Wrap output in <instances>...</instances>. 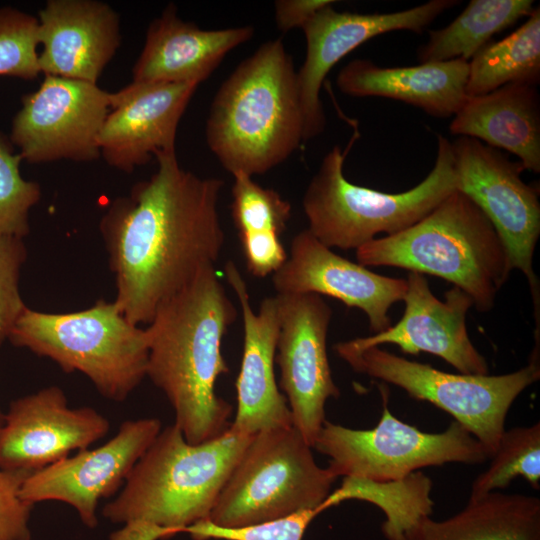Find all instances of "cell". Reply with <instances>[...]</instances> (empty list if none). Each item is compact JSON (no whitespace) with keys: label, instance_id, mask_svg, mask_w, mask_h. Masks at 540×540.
Segmentation results:
<instances>
[{"label":"cell","instance_id":"cell-8","mask_svg":"<svg viewBox=\"0 0 540 540\" xmlns=\"http://www.w3.org/2000/svg\"><path fill=\"white\" fill-rule=\"evenodd\" d=\"M311 449L293 425L255 433L207 520L242 527L320 507L338 477L317 465Z\"/></svg>","mask_w":540,"mask_h":540},{"label":"cell","instance_id":"cell-22","mask_svg":"<svg viewBox=\"0 0 540 540\" xmlns=\"http://www.w3.org/2000/svg\"><path fill=\"white\" fill-rule=\"evenodd\" d=\"M254 32L252 26L204 30L182 20L175 5L169 4L149 24L144 47L132 68V81L199 85Z\"/></svg>","mask_w":540,"mask_h":540},{"label":"cell","instance_id":"cell-1","mask_svg":"<svg viewBox=\"0 0 540 540\" xmlns=\"http://www.w3.org/2000/svg\"><path fill=\"white\" fill-rule=\"evenodd\" d=\"M155 158V173L116 198L100 221L114 303L136 325L149 324L164 301L214 265L225 242L218 213L223 180L183 169L176 152Z\"/></svg>","mask_w":540,"mask_h":540},{"label":"cell","instance_id":"cell-2","mask_svg":"<svg viewBox=\"0 0 540 540\" xmlns=\"http://www.w3.org/2000/svg\"><path fill=\"white\" fill-rule=\"evenodd\" d=\"M237 316L214 265H208L164 301L148 324L146 376L166 395L174 424L190 444L230 427L232 407L216 394L215 384L229 371L221 346Z\"/></svg>","mask_w":540,"mask_h":540},{"label":"cell","instance_id":"cell-26","mask_svg":"<svg viewBox=\"0 0 540 540\" xmlns=\"http://www.w3.org/2000/svg\"><path fill=\"white\" fill-rule=\"evenodd\" d=\"M532 0H472L448 26L430 31L420 63L470 61L492 36L534 10Z\"/></svg>","mask_w":540,"mask_h":540},{"label":"cell","instance_id":"cell-21","mask_svg":"<svg viewBox=\"0 0 540 540\" xmlns=\"http://www.w3.org/2000/svg\"><path fill=\"white\" fill-rule=\"evenodd\" d=\"M37 19L40 72L97 84L120 46L117 12L96 0H49Z\"/></svg>","mask_w":540,"mask_h":540},{"label":"cell","instance_id":"cell-5","mask_svg":"<svg viewBox=\"0 0 540 540\" xmlns=\"http://www.w3.org/2000/svg\"><path fill=\"white\" fill-rule=\"evenodd\" d=\"M365 267L389 266L433 275L460 288L488 312L513 271L497 231L465 194L455 190L417 223L356 249Z\"/></svg>","mask_w":540,"mask_h":540},{"label":"cell","instance_id":"cell-16","mask_svg":"<svg viewBox=\"0 0 540 540\" xmlns=\"http://www.w3.org/2000/svg\"><path fill=\"white\" fill-rule=\"evenodd\" d=\"M110 429L91 407L71 408L64 391L49 386L13 400L0 426V469L33 473L87 449Z\"/></svg>","mask_w":540,"mask_h":540},{"label":"cell","instance_id":"cell-17","mask_svg":"<svg viewBox=\"0 0 540 540\" xmlns=\"http://www.w3.org/2000/svg\"><path fill=\"white\" fill-rule=\"evenodd\" d=\"M272 283L276 294L326 295L358 308L374 334L391 326L388 311L403 301L407 289L406 279L377 274L339 256L308 229L292 238L287 259L272 275Z\"/></svg>","mask_w":540,"mask_h":540},{"label":"cell","instance_id":"cell-10","mask_svg":"<svg viewBox=\"0 0 540 540\" xmlns=\"http://www.w3.org/2000/svg\"><path fill=\"white\" fill-rule=\"evenodd\" d=\"M383 395V393H382ZM383 395L381 418L372 429H352L325 420L313 445L329 457L337 477L398 482L415 471L446 463L481 464L490 452L453 421L440 433H427L397 419Z\"/></svg>","mask_w":540,"mask_h":540},{"label":"cell","instance_id":"cell-24","mask_svg":"<svg viewBox=\"0 0 540 540\" xmlns=\"http://www.w3.org/2000/svg\"><path fill=\"white\" fill-rule=\"evenodd\" d=\"M449 130L506 150L519 158L524 170L540 172V97L535 85L511 83L467 97Z\"/></svg>","mask_w":540,"mask_h":540},{"label":"cell","instance_id":"cell-25","mask_svg":"<svg viewBox=\"0 0 540 540\" xmlns=\"http://www.w3.org/2000/svg\"><path fill=\"white\" fill-rule=\"evenodd\" d=\"M403 540H540V499L491 492L447 519L422 517Z\"/></svg>","mask_w":540,"mask_h":540},{"label":"cell","instance_id":"cell-33","mask_svg":"<svg viewBox=\"0 0 540 540\" xmlns=\"http://www.w3.org/2000/svg\"><path fill=\"white\" fill-rule=\"evenodd\" d=\"M325 510L321 504L318 508L301 510L282 518L231 528L202 520L186 527L182 533H188L193 540H302L311 521Z\"/></svg>","mask_w":540,"mask_h":540},{"label":"cell","instance_id":"cell-23","mask_svg":"<svg viewBox=\"0 0 540 540\" xmlns=\"http://www.w3.org/2000/svg\"><path fill=\"white\" fill-rule=\"evenodd\" d=\"M469 62L454 59L408 67H381L354 59L338 73L339 90L353 97H384L416 106L431 116H454L467 99Z\"/></svg>","mask_w":540,"mask_h":540},{"label":"cell","instance_id":"cell-35","mask_svg":"<svg viewBox=\"0 0 540 540\" xmlns=\"http://www.w3.org/2000/svg\"><path fill=\"white\" fill-rule=\"evenodd\" d=\"M30 474L0 469V540H31L29 520L34 505L19 496Z\"/></svg>","mask_w":540,"mask_h":540},{"label":"cell","instance_id":"cell-20","mask_svg":"<svg viewBox=\"0 0 540 540\" xmlns=\"http://www.w3.org/2000/svg\"><path fill=\"white\" fill-rule=\"evenodd\" d=\"M225 278L234 291L243 322V353L236 380L237 412L230 428L247 435L292 425L285 396L275 379L274 363L279 335L276 296L264 298L253 311L247 284L233 261L224 267Z\"/></svg>","mask_w":540,"mask_h":540},{"label":"cell","instance_id":"cell-37","mask_svg":"<svg viewBox=\"0 0 540 540\" xmlns=\"http://www.w3.org/2000/svg\"><path fill=\"white\" fill-rule=\"evenodd\" d=\"M332 0H279L274 4L278 29L288 32L302 28L320 9L334 4Z\"/></svg>","mask_w":540,"mask_h":540},{"label":"cell","instance_id":"cell-4","mask_svg":"<svg viewBox=\"0 0 540 540\" xmlns=\"http://www.w3.org/2000/svg\"><path fill=\"white\" fill-rule=\"evenodd\" d=\"M205 136L232 176L264 174L304 142L296 70L281 39L262 44L220 85Z\"/></svg>","mask_w":540,"mask_h":540},{"label":"cell","instance_id":"cell-27","mask_svg":"<svg viewBox=\"0 0 540 540\" xmlns=\"http://www.w3.org/2000/svg\"><path fill=\"white\" fill-rule=\"evenodd\" d=\"M540 81V8L513 33L489 42L469 61L468 97L490 93L504 85Z\"/></svg>","mask_w":540,"mask_h":540},{"label":"cell","instance_id":"cell-31","mask_svg":"<svg viewBox=\"0 0 540 540\" xmlns=\"http://www.w3.org/2000/svg\"><path fill=\"white\" fill-rule=\"evenodd\" d=\"M22 160L9 137L0 132V237L24 238L30 230V210L41 198L39 184L21 176Z\"/></svg>","mask_w":540,"mask_h":540},{"label":"cell","instance_id":"cell-15","mask_svg":"<svg viewBox=\"0 0 540 540\" xmlns=\"http://www.w3.org/2000/svg\"><path fill=\"white\" fill-rule=\"evenodd\" d=\"M456 0H431L403 11L389 13L340 12L327 5L301 28L306 57L296 71L303 116V140L323 132L326 117L320 99L324 79L343 57L371 38L398 30L421 32Z\"/></svg>","mask_w":540,"mask_h":540},{"label":"cell","instance_id":"cell-9","mask_svg":"<svg viewBox=\"0 0 540 540\" xmlns=\"http://www.w3.org/2000/svg\"><path fill=\"white\" fill-rule=\"evenodd\" d=\"M354 371L391 383L411 398L427 401L455 418L490 452L498 448L513 402L540 378L539 356L501 375L453 374L411 361L378 346L357 350L347 341L333 346Z\"/></svg>","mask_w":540,"mask_h":540},{"label":"cell","instance_id":"cell-28","mask_svg":"<svg viewBox=\"0 0 540 540\" xmlns=\"http://www.w3.org/2000/svg\"><path fill=\"white\" fill-rule=\"evenodd\" d=\"M431 480L413 473L398 482H374L344 477L341 486L323 502L326 509L348 499H359L377 505L385 514L382 532L388 540H403L404 534L422 517L430 516Z\"/></svg>","mask_w":540,"mask_h":540},{"label":"cell","instance_id":"cell-19","mask_svg":"<svg viewBox=\"0 0 540 540\" xmlns=\"http://www.w3.org/2000/svg\"><path fill=\"white\" fill-rule=\"evenodd\" d=\"M406 282L402 318L380 333L347 343L357 350L395 344L406 354L436 355L462 374H488V363L467 331L466 316L473 306L472 299L453 286L441 301L432 293L426 277L418 272L409 271Z\"/></svg>","mask_w":540,"mask_h":540},{"label":"cell","instance_id":"cell-36","mask_svg":"<svg viewBox=\"0 0 540 540\" xmlns=\"http://www.w3.org/2000/svg\"><path fill=\"white\" fill-rule=\"evenodd\" d=\"M245 264L249 273L257 278L274 274L285 263L288 254L275 233H254L239 236Z\"/></svg>","mask_w":540,"mask_h":540},{"label":"cell","instance_id":"cell-32","mask_svg":"<svg viewBox=\"0 0 540 540\" xmlns=\"http://www.w3.org/2000/svg\"><path fill=\"white\" fill-rule=\"evenodd\" d=\"M38 19L12 7L0 8V76L32 80L41 73Z\"/></svg>","mask_w":540,"mask_h":540},{"label":"cell","instance_id":"cell-34","mask_svg":"<svg viewBox=\"0 0 540 540\" xmlns=\"http://www.w3.org/2000/svg\"><path fill=\"white\" fill-rule=\"evenodd\" d=\"M27 258L23 238L0 237V347L27 307L20 293V272Z\"/></svg>","mask_w":540,"mask_h":540},{"label":"cell","instance_id":"cell-12","mask_svg":"<svg viewBox=\"0 0 540 540\" xmlns=\"http://www.w3.org/2000/svg\"><path fill=\"white\" fill-rule=\"evenodd\" d=\"M111 98L97 84L47 75L36 91L23 96L9 139L32 164L96 160Z\"/></svg>","mask_w":540,"mask_h":540},{"label":"cell","instance_id":"cell-14","mask_svg":"<svg viewBox=\"0 0 540 540\" xmlns=\"http://www.w3.org/2000/svg\"><path fill=\"white\" fill-rule=\"evenodd\" d=\"M161 431L157 418L124 421L103 445L79 450L43 469L23 482L19 496L35 504L60 501L71 505L83 524L95 528L99 500L119 492L130 471Z\"/></svg>","mask_w":540,"mask_h":540},{"label":"cell","instance_id":"cell-3","mask_svg":"<svg viewBox=\"0 0 540 540\" xmlns=\"http://www.w3.org/2000/svg\"><path fill=\"white\" fill-rule=\"evenodd\" d=\"M253 435L229 429L188 443L176 424L161 430L102 515L124 526L108 540H159L207 520Z\"/></svg>","mask_w":540,"mask_h":540},{"label":"cell","instance_id":"cell-29","mask_svg":"<svg viewBox=\"0 0 540 540\" xmlns=\"http://www.w3.org/2000/svg\"><path fill=\"white\" fill-rule=\"evenodd\" d=\"M489 467L474 480L469 500L477 499L523 477L540 489V423L505 430Z\"/></svg>","mask_w":540,"mask_h":540},{"label":"cell","instance_id":"cell-13","mask_svg":"<svg viewBox=\"0 0 540 540\" xmlns=\"http://www.w3.org/2000/svg\"><path fill=\"white\" fill-rule=\"evenodd\" d=\"M275 296L279 312L275 361L280 367V385L289 404L292 425L313 448L326 420V401L340 395L327 354L332 309L317 294Z\"/></svg>","mask_w":540,"mask_h":540},{"label":"cell","instance_id":"cell-30","mask_svg":"<svg viewBox=\"0 0 540 540\" xmlns=\"http://www.w3.org/2000/svg\"><path fill=\"white\" fill-rule=\"evenodd\" d=\"M231 214L239 236L254 233L281 235L291 217L289 201L251 176L233 175Z\"/></svg>","mask_w":540,"mask_h":540},{"label":"cell","instance_id":"cell-11","mask_svg":"<svg viewBox=\"0 0 540 540\" xmlns=\"http://www.w3.org/2000/svg\"><path fill=\"white\" fill-rule=\"evenodd\" d=\"M456 189L469 197L504 243L513 270L526 277L531 294L539 293L533 256L540 236L538 189L521 178L520 162L500 150L460 136L451 142Z\"/></svg>","mask_w":540,"mask_h":540},{"label":"cell","instance_id":"cell-18","mask_svg":"<svg viewBox=\"0 0 540 540\" xmlns=\"http://www.w3.org/2000/svg\"><path fill=\"white\" fill-rule=\"evenodd\" d=\"M198 86L132 81L112 93L98 136L106 163L132 173L159 154L175 152L180 119Z\"/></svg>","mask_w":540,"mask_h":540},{"label":"cell","instance_id":"cell-6","mask_svg":"<svg viewBox=\"0 0 540 540\" xmlns=\"http://www.w3.org/2000/svg\"><path fill=\"white\" fill-rule=\"evenodd\" d=\"M433 169L415 187L386 193L349 182L346 152L334 146L306 188L302 207L309 232L329 248L357 249L376 235H392L417 223L456 189L451 142L438 134Z\"/></svg>","mask_w":540,"mask_h":540},{"label":"cell","instance_id":"cell-38","mask_svg":"<svg viewBox=\"0 0 540 540\" xmlns=\"http://www.w3.org/2000/svg\"><path fill=\"white\" fill-rule=\"evenodd\" d=\"M3 420H4V413H2L1 409H0V426L2 425L3 423Z\"/></svg>","mask_w":540,"mask_h":540},{"label":"cell","instance_id":"cell-7","mask_svg":"<svg viewBox=\"0 0 540 540\" xmlns=\"http://www.w3.org/2000/svg\"><path fill=\"white\" fill-rule=\"evenodd\" d=\"M8 340L89 378L106 399L122 402L146 377L149 332L130 322L114 301L97 300L69 313L26 307Z\"/></svg>","mask_w":540,"mask_h":540}]
</instances>
